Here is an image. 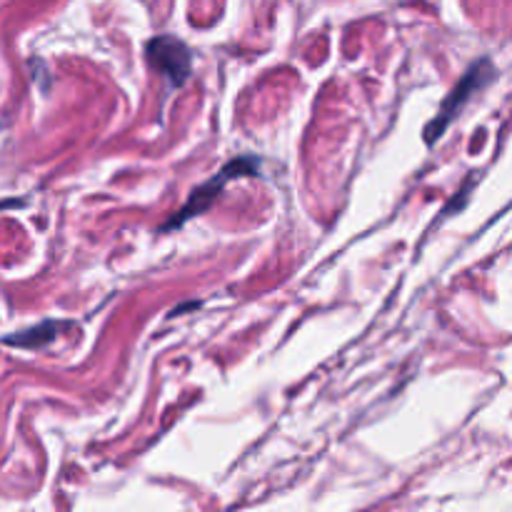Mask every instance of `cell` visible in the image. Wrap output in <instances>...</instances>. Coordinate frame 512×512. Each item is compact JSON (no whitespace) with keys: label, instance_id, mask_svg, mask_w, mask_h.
<instances>
[{"label":"cell","instance_id":"cell-1","mask_svg":"<svg viewBox=\"0 0 512 512\" xmlns=\"http://www.w3.org/2000/svg\"><path fill=\"white\" fill-rule=\"evenodd\" d=\"M493 73H495L493 63L485 58L478 60V63H475L473 68L465 73V78L460 80L458 88L448 95V100L443 103V108L438 110L435 120L428 125V130H425V140H428V145H433L435 140H438L440 135L450 128V123H453L455 115L460 113V108H465V103L470 100V95H473L475 90L483 88V85L493 78Z\"/></svg>","mask_w":512,"mask_h":512},{"label":"cell","instance_id":"cell-2","mask_svg":"<svg viewBox=\"0 0 512 512\" xmlns=\"http://www.w3.org/2000/svg\"><path fill=\"white\" fill-rule=\"evenodd\" d=\"M145 55H148V63L168 80L170 88H180L190 78L193 53L175 35H158V38H153L145 45Z\"/></svg>","mask_w":512,"mask_h":512},{"label":"cell","instance_id":"cell-3","mask_svg":"<svg viewBox=\"0 0 512 512\" xmlns=\"http://www.w3.org/2000/svg\"><path fill=\"white\" fill-rule=\"evenodd\" d=\"M255 170H258V160H255V158H235L233 163L225 165V168L220 170V173L215 175L213 180H210V183H205L203 188L195 190L193 198H190L188 205H185V208H183V213L175 215V218L170 220L168 225H165V230L178 228V225H183L185 220L193 218L195 213H200V210L208 208V205L213 203L215 198H218V190H223L225 185L230 183V180L238 178V175H253Z\"/></svg>","mask_w":512,"mask_h":512},{"label":"cell","instance_id":"cell-4","mask_svg":"<svg viewBox=\"0 0 512 512\" xmlns=\"http://www.w3.org/2000/svg\"><path fill=\"white\" fill-rule=\"evenodd\" d=\"M58 330H63V323H53V320H48V323L35 325V328L23 330V333L18 335H10L8 345H25V348H35V345L50 343Z\"/></svg>","mask_w":512,"mask_h":512}]
</instances>
